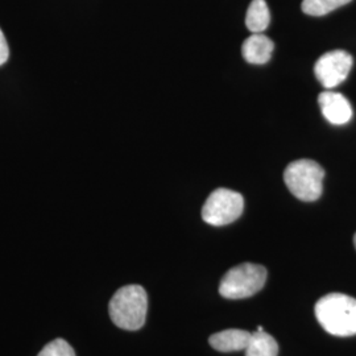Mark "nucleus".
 Instances as JSON below:
<instances>
[{
  "mask_svg": "<svg viewBox=\"0 0 356 356\" xmlns=\"http://www.w3.org/2000/svg\"><path fill=\"white\" fill-rule=\"evenodd\" d=\"M319 325L335 337L356 335V300L342 293H330L316 304Z\"/></svg>",
  "mask_w": 356,
  "mask_h": 356,
  "instance_id": "obj_1",
  "label": "nucleus"
},
{
  "mask_svg": "<svg viewBox=\"0 0 356 356\" xmlns=\"http://www.w3.org/2000/svg\"><path fill=\"white\" fill-rule=\"evenodd\" d=\"M325 170L313 160H297L286 166L284 181L296 198L314 202L322 195Z\"/></svg>",
  "mask_w": 356,
  "mask_h": 356,
  "instance_id": "obj_3",
  "label": "nucleus"
},
{
  "mask_svg": "<svg viewBox=\"0 0 356 356\" xmlns=\"http://www.w3.org/2000/svg\"><path fill=\"white\" fill-rule=\"evenodd\" d=\"M251 335L252 334L248 331L231 329V330L213 334L209 342L216 351L232 353V351L245 350V347L248 346V342L251 339Z\"/></svg>",
  "mask_w": 356,
  "mask_h": 356,
  "instance_id": "obj_9",
  "label": "nucleus"
},
{
  "mask_svg": "<svg viewBox=\"0 0 356 356\" xmlns=\"http://www.w3.org/2000/svg\"><path fill=\"white\" fill-rule=\"evenodd\" d=\"M351 0H304L302 13L310 16H325L348 4Z\"/></svg>",
  "mask_w": 356,
  "mask_h": 356,
  "instance_id": "obj_12",
  "label": "nucleus"
},
{
  "mask_svg": "<svg viewBox=\"0 0 356 356\" xmlns=\"http://www.w3.org/2000/svg\"><path fill=\"white\" fill-rule=\"evenodd\" d=\"M321 111L327 122L335 126H342L351 120L353 107L347 98L334 91H323L318 97Z\"/></svg>",
  "mask_w": 356,
  "mask_h": 356,
  "instance_id": "obj_7",
  "label": "nucleus"
},
{
  "mask_svg": "<svg viewBox=\"0 0 356 356\" xmlns=\"http://www.w3.org/2000/svg\"><path fill=\"white\" fill-rule=\"evenodd\" d=\"M354 244H355V248H356V234H355V236H354Z\"/></svg>",
  "mask_w": 356,
  "mask_h": 356,
  "instance_id": "obj_15",
  "label": "nucleus"
},
{
  "mask_svg": "<svg viewBox=\"0 0 356 356\" xmlns=\"http://www.w3.org/2000/svg\"><path fill=\"white\" fill-rule=\"evenodd\" d=\"M8 57H10L8 42H7V40H6V36H4L3 31L0 29V66L7 63Z\"/></svg>",
  "mask_w": 356,
  "mask_h": 356,
  "instance_id": "obj_14",
  "label": "nucleus"
},
{
  "mask_svg": "<svg viewBox=\"0 0 356 356\" xmlns=\"http://www.w3.org/2000/svg\"><path fill=\"white\" fill-rule=\"evenodd\" d=\"M353 64L354 60L350 53L341 49L329 51L319 57L314 66V73L325 89H334L350 74Z\"/></svg>",
  "mask_w": 356,
  "mask_h": 356,
  "instance_id": "obj_6",
  "label": "nucleus"
},
{
  "mask_svg": "<svg viewBox=\"0 0 356 356\" xmlns=\"http://www.w3.org/2000/svg\"><path fill=\"white\" fill-rule=\"evenodd\" d=\"M270 23V13L266 0H252L245 17V26L252 33H263Z\"/></svg>",
  "mask_w": 356,
  "mask_h": 356,
  "instance_id": "obj_10",
  "label": "nucleus"
},
{
  "mask_svg": "<svg viewBox=\"0 0 356 356\" xmlns=\"http://www.w3.org/2000/svg\"><path fill=\"white\" fill-rule=\"evenodd\" d=\"M275 44L263 33H252L243 42L242 53L248 64L264 65L272 57Z\"/></svg>",
  "mask_w": 356,
  "mask_h": 356,
  "instance_id": "obj_8",
  "label": "nucleus"
},
{
  "mask_svg": "<svg viewBox=\"0 0 356 356\" xmlns=\"http://www.w3.org/2000/svg\"><path fill=\"white\" fill-rule=\"evenodd\" d=\"M244 210L243 195L229 189H216L206 200L202 207V219L211 226H226L235 222Z\"/></svg>",
  "mask_w": 356,
  "mask_h": 356,
  "instance_id": "obj_5",
  "label": "nucleus"
},
{
  "mask_svg": "<svg viewBox=\"0 0 356 356\" xmlns=\"http://www.w3.org/2000/svg\"><path fill=\"white\" fill-rule=\"evenodd\" d=\"M279 344L266 331H256L245 347V356H277Z\"/></svg>",
  "mask_w": 356,
  "mask_h": 356,
  "instance_id": "obj_11",
  "label": "nucleus"
},
{
  "mask_svg": "<svg viewBox=\"0 0 356 356\" xmlns=\"http://www.w3.org/2000/svg\"><path fill=\"white\" fill-rule=\"evenodd\" d=\"M38 356H76V353L65 339L58 338L47 344Z\"/></svg>",
  "mask_w": 356,
  "mask_h": 356,
  "instance_id": "obj_13",
  "label": "nucleus"
},
{
  "mask_svg": "<svg viewBox=\"0 0 356 356\" xmlns=\"http://www.w3.org/2000/svg\"><path fill=\"white\" fill-rule=\"evenodd\" d=\"M110 317L123 330H139L147 319L148 296L140 285H127L115 293L108 305Z\"/></svg>",
  "mask_w": 356,
  "mask_h": 356,
  "instance_id": "obj_2",
  "label": "nucleus"
},
{
  "mask_svg": "<svg viewBox=\"0 0 356 356\" xmlns=\"http://www.w3.org/2000/svg\"><path fill=\"white\" fill-rule=\"evenodd\" d=\"M267 281V269L259 264L244 263L231 268L220 281L219 293L227 300H242L260 292Z\"/></svg>",
  "mask_w": 356,
  "mask_h": 356,
  "instance_id": "obj_4",
  "label": "nucleus"
}]
</instances>
